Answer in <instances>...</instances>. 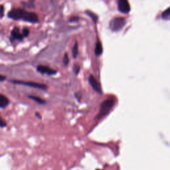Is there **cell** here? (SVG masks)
<instances>
[{"instance_id":"cell-1","label":"cell","mask_w":170,"mask_h":170,"mask_svg":"<svg viewBox=\"0 0 170 170\" xmlns=\"http://www.w3.org/2000/svg\"><path fill=\"white\" fill-rule=\"evenodd\" d=\"M7 17L14 20H22L25 21L32 23L39 22V17L35 13L27 11L21 8L11 9L7 13Z\"/></svg>"},{"instance_id":"cell-2","label":"cell","mask_w":170,"mask_h":170,"mask_svg":"<svg viewBox=\"0 0 170 170\" xmlns=\"http://www.w3.org/2000/svg\"><path fill=\"white\" fill-rule=\"evenodd\" d=\"M114 101L112 98L107 99L104 101L101 105L100 110L98 115L96 116V119H101L102 117L105 116L106 114H108L109 112L111 110L112 107L114 105Z\"/></svg>"},{"instance_id":"cell-3","label":"cell","mask_w":170,"mask_h":170,"mask_svg":"<svg viewBox=\"0 0 170 170\" xmlns=\"http://www.w3.org/2000/svg\"><path fill=\"white\" fill-rule=\"evenodd\" d=\"M126 24V20L124 17H116L113 18L109 23L110 29L114 32L119 31Z\"/></svg>"},{"instance_id":"cell-4","label":"cell","mask_w":170,"mask_h":170,"mask_svg":"<svg viewBox=\"0 0 170 170\" xmlns=\"http://www.w3.org/2000/svg\"><path fill=\"white\" fill-rule=\"evenodd\" d=\"M11 82L13 84L24 85V86L36 88H39V89H42V90L47 89V86L46 84H41V83H38L26 82V81H17V80H12V81H11Z\"/></svg>"},{"instance_id":"cell-5","label":"cell","mask_w":170,"mask_h":170,"mask_svg":"<svg viewBox=\"0 0 170 170\" xmlns=\"http://www.w3.org/2000/svg\"><path fill=\"white\" fill-rule=\"evenodd\" d=\"M118 9L122 13H128L130 11V6L129 2L126 0H119L118 2Z\"/></svg>"},{"instance_id":"cell-6","label":"cell","mask_w":170,"mask_h":170,"mask_svg":"<svg viewBox=\"0 0 170 170\" xmlns=\"http://www.w3.org/2000/svg\"><path fill=\"white\" fill-rule=\"evenodd\" d=\"M88 83L91 84L92 88L96 92L99 94H102V88L101 87V84L96 79L93 75L91 74L88 77Z\"/></svg>"},{"instance_id":"cell-7","label":"cell","mask_w":170,"mask_h":170,"mask_svg":"<svg viewBox=\"0 0 170 170\" xmlns=\"http://www.w3.org/2000/svg\"><path fill=\"white\" fill-rule=\"evenodd\" d=\"M37 70L41 74H47L48 75H54L56 73V71L55 70L47 67V66H44V65L37 66Z\"/></svg>"},{"instance_id":"cell-8","label":"cell","mask_w":170,"mask_h":170,"mask_svg":"<svg viewBox=\"0 0 170 170\" xmlns=\"http://www.w3.org/2000/svg\"><path fill=\"white\" fill-rule=\"evenodd\" d=\"M23 37V35L22 34V33L21 34L20 29H19V28L17 27H15L13 29V30L11 32V38L10 40L11 41H13L14 39L16 40H19V41H22Z\"/></svg>"},{"instance_id":"cell-9","label":"cell","mask_w":170,"mask_h":170,"mask_svg":"<svg viewBox=\"0 0 170 170\" xmlns=\"http://www.w3.org/2000/svg\"><path fill=\"white\" fill-rule=\"evenodd\" d=\"M9 104V99L4 96L3 94H0V107L1 108H4L7 107Z\"/></svg>"},{"instance_id":"cell-10","label":"cell","mask_w":170,"mask_h":170,"mask_svg":"<svg viewBox=\"0 0 170 170\" xmlns=\"http://www.w3.org/2000/svg\"><path fill=\"white\" fill-rule=\"evenodd\" d=\"M103 51V49H102V43L100 41H98L96 44V47H95V50H94V53L96 56H100L102 55Z\"/></svg>"},{"instance_id":"cell-11","label":"cell","mask_w":170,"mask_h":170,"mask_svg":"<svg viewBox=\"0 0 170 170\" xmlns=\"http://www.w3.org/2000/svg\"><path fill=\"white\" fill-rule=\"evenodd\" d=\"M86 13L89 17H91L92 18V20L94 21V23H96L98 21V17L96 13H94V12H92V11H90V10L86 11Z\"/></svg>"},{"instance_id":"cell-12","label":"cell","mask_w":170,"mask_h":170,"mask_svg":"<svg viewBox=\"0 0 170 170\" xmlns=\"http://www.w3.org/2000/svg\"><path fill=\"white\" fill-rule=\"evenodd\" d=\"M28 98L31 99V100L35 101L36 102L41 104V105H42V104H45V101L44 100H42V98L38 97V96H32V95H29L28 96Z\"/></svg>"},{"instance_id":"cell-13","label":"cell","mask_w":170,"mask_h":170,"mask_svg":"<svg viewBox=\"0 0 170 170\" xmlns=\"http://www.w3.org/2000/svg\"><path fill=\"white\" fill-rule=\"evenodd\" d=\"M73 56L74 59H76L77 57L78 56V43L76 41L74 42V46H73Z\"/></svg>"},{"instance_id":"cell-14","label":"cell","mask_w":170,"mask_h":170,"mask_svg":"<svg viewBox=\"0 0 170 170\" xmlns=\"http://www.w3.org/2000/svg\"><path fill=\"white\" fill-rule=\"evenodd\" d=\"M162 17L163 19H168L170 17V7H169L168 9H166V10L162 13Z\"/></svg>"},{"instance_id":"cell-15","label":"cell","mask_w":170,"mask_h":170,"mask_svg":"<svg viewBox=\"0 0 170 170\" xmlns=\"http://www.w3.org/2000/svg\"><path fill=\"white\" fill-rule=\"evenodd\" d=\"M73 69H74V73H75V74L77 75L79 72H80V70H81V67L77 64H75L74 65V67H73Z\"/></svg>"},{"instance_id":"cell-16","label":"cell","mask_w":170,"mask_h":170,"mask_svg":"<svg viewBox=\"0 0 170 170\" xmlns=\"http://www.w3.org/2000/svg\"><path fill=\"white\" fill-rule=\"evenodd\" d=\"M69 63V59L68 55H67V53H65L63 56V64L65 66H67V65H68Z\"/></svg>"},{"instance_id":"cell-17","label":"cell","mask_w":170,"mask_h":170,"mask_svg":"<svg viewBox=\"0 0 170 170\" xmlns=\"http://www.w3.org/2000/svg\"><path fill=\"white\" fill-rule=\"evenodd\" d=\"M22 34L23 35V36H24V37H27L28 35H29V29H28V28H27V27L23 28V29H22Z\"/></svg>"},{"instance_id":"cell-18","label":"cell","mask_w":170,"mask_h":170,"mask_svg":"<svg viewBox=\"0 0 170 170\" xmlns=\"http://www.w3.org/2000/svg\"><path fill=\"white\" fill-rule=\"evenodd\" d=\"M79 20V17L77 16H73L72 17L70 18L69 21L70 22H77Z\"/></svg>"},{"instance_id":"cell-19","label":"cell","mask_w":170,"mask_h":170,"mask_svg":"<svg viewBox=\"0 0 170 170\" xmlns=\"http://www.w3.org/2000/svg\"><path fill=\"white\" fill-rule=\"evenodd\" d=\"M0 9H1V14H0V16H1V18H2L3 17L4 15V8H3V5H1L0 6Z\"/></svg>"},{"instance_id":"cell-20","label":"cell","mask_w":170,"mask_h":170,"mask_svg":"<svg viewBox=\"0 0 170 170\" xmlns=\"http://www.w3.org/2000/svg\"><path fill=\"white\" fill-rule=\"evenodd\" d=\"M6 125H7L6 122L5 121V120L2 119H2H1V127H2V128H3V127H5V126H6Z\"/></svg>"},{"instance_id":"cell-21","label":"cell","mask_w":170,"mask_h":170,"mask_svg":"<svg viewBox=\"0 0 170 170\" xmlns=\"http://www.w3.org/2000/svg\"><path fill=\"white\" fill-rule=\"evenodd\" d=\"M6 77H5V76H3V74L0 75V81H1L2 82H3V81H5V80H6Z\"/></svg>"},{"instance_id":"cell-22","label":"cell","mask_w":170,"mask_h":170,"mask_svg":"<svg viewBox=\"0 0 170 170\" xmlns=\"http://www.w3.org/2000/svg\"><path fill=\"white\" fill-rule=\"evenodd\" d=\"M35 115H36L37 116H38V118H39V119H41V115H40V114H39V113H38V112H36V113H35Z\"/></svg>"},{"instance_id":"cell-23","label":"cell","mask_w":170,"mask_h":170,"mask_svg":"<svg viewBox=\"0 0 170 170\" xmlns=\"http://www.w3.org/2000/svg\"><path fill=\"white\" fill-rule=\"evenodd\" d=\"M96 170H102V169H96Z\"/></svg>"}]
</instances>
